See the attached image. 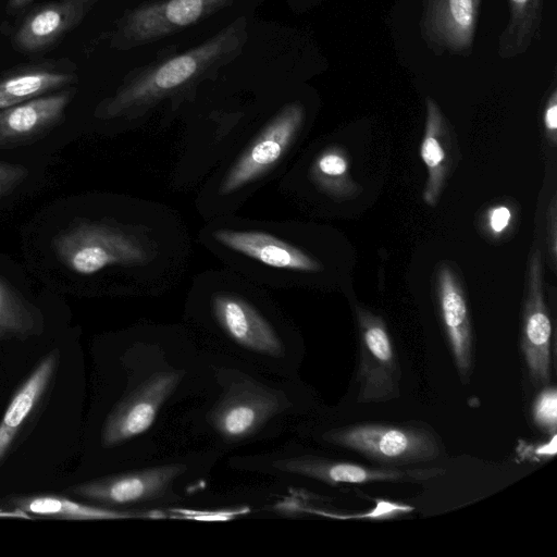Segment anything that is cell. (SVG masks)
Wrapping results in <instances>:
<instances>
[{
  "label": "cell",
  "instance_id": "4fadbf2b",
  "mask_svg": "<svg viewBox=\"0 0 557 557\" xmlns=\"http://www.w3.org/2000/svg\"><path fill=\"white\" fill-rule=\"evenodd\" d=\"M552 321L544 296V269L541 249L529 258L521 323V350L535 385L550 380Z\"/></svg>",
  "mask_w": 557,
  "mask_h": 557
},
{
  "label": "cell",
  "instance_id": "2e32d148",
  "mask_svg": "<svg viewBox=\"0 0 557 557\" xmlns=\"http://www.w3.org/2000/svg\"><path fill=\"white\" fill-rule=\"evenodd\" d=\"M74 89L48 94L0 109V147L35 140L64 117Z\"/></svg>",
  "mask_w": 557,
  "mask_h": 557
},
{
  "label": "cell",
  "instance_id": "484cf974",
  "mask_svg": "<svg viewBox=\"0 0 557 557\" xmlns=\"http://www.w3.org/2000/svg\"><path fill=\"white\" fill-rule=\"evenodd\" d=\"M27 174L22 165L0 162V198L13 191Z\"/></svg>",
  "mask_w": 557,
  "mask_h": 557
},
{
  "label": "cell",
  "instance_id": "44dd1931",
  "mask_svg": "<svg viewBox=\"0 0 557 557\" xmlns=\"http://www.w3.org/2000/svg\"><path fill=\"white\" fill-rule=\"evenodd\" d=\"M77 81L75 74L51 65H32L0 78V109L58 90Z\"/></svg>",
  "mask_w": 557,
  "mask_h": 557
},
{
  "label": "cell",
  "instance_id": "9a60e30c",
  "mask_svg": "<svg viewBox=\"0 0 557 557\" xmlns=\"http://www.w3.org/2000/svg\"><path fill=\"white\" fill-rule=\"evenodd\" d=\"M436 301L456 368L468 376L472 368L473 333L462 284L447 263L436 270Z\"/></svg>",
  "mask_w": 557,
  "mask_h": 557
},
{
  "label": "cell",
  "instance_id": "5b68a950",
  "mask_svg": "<svg viewBox=\"0 0 557 557\" xmlns=\"http://www.w3.org/2000/svg\"><path fill=\"white\" fill-rule=\"evenodd\" d=\"M308 231L296 221L236 212L205 220L197 237L225 268L268 289H288L325 273Z\"/></svg>",
  "mask_w": 557,
  "mask_h": 557
},
{
  "label": "cell",
  "instance_id": "83f0119b",
  "mask_svg": "<svg viewBox=\"0 0 557 557\" xmlns=\"http://www.w3.org/2000/svg\"><path fill=\"white\" fill-rule=\"evenodd\" d=\"M512 219L511 210L507 206L498 205L492 207L486 214L488 231L498 236L509 226Z\"/></svg>",
  "mask_w": 557,
  "mask_h": 557
},
{
  "label": "cell",
  "instance_id": "d6986e66",
  "mask_svg": "<svg viewBox=\"0 0 557 557\" xmlns=\"http://www.w3.org/2000/svg\"><path fill=\"white\" fill-rule=\"evenodd\" d=\"M57 361L54 352L42 358L11 398L0 421V465L48 392Z\"/></svg>",
  "mask_w": 557,
  "mask_h": 557
},
{
  "label": "cell",
  "instance_id": "603a6c76",
  "mask_svg": "<svg viewBox=\"0 0 557 557\" xmlns=\"http://www.w3.org/2000/svg\"><path fill=\"white\" fill-rule=\"evenodd\" d=\"M38 319L35 311L0 277V333L4 338L36 334Z\"/></svg>",
  "mask_w": 557,
  "mask_h": 557
},
{
  "label": "cell",
  "instance_id": "ba28073f",
  "mask_svg": "<svg viewBox=\"0 0 557 557\" xmlns=\"http://www.w3.org/2000/svg\"><path fill=\"white\" fill-rule=\"evenodd\" d=\"M221 456L210 450L188 449L161 460L96 478L67 491L101 507L163 513L205 485Z\"/></svg>",
  "mask_w": 557,
  "mask_h": 557
},
{
  "label": "cell",
  "instance_id": "8fae6325",
  "mask_svg": "<svg viewBox=\"0 0 557 557\" xmlns=\"http://www.w3.org/2000/svg\"><path fill=\"white\" fill-rule=\"evenodd\" d=\"M236 0H146L125 12L112 34L111 47L127 50L194 26Z\"/></svg>",
  "mask_w": 557,
  "mask_h": 557
},
{
  "label": "cell",
  "instance_id": "30bf717a",
  "mask_svg": "<svg viewBox=\"0 0 557 557\" xmlns=\"http://www.w3.org/2000/svg\"><path fill=\"white\" fill-rule=\"evenodd\" d=\"M329 445L358 453L370 461L404 467L435 460L442 451L436 434L417 424L358 423L320 434Z\"/></svg>",
  "mask_w": 557,
  "mask_h": 557
},
{
  "label": "cell",
  "instance_id": "f546056e",
  "mask_svg": "<svg viewBox=\"0 0 557 557\" xmlns=\"http://www.w3.org/2000/svg\"><path fill=\"white\" fill-rule=\"evenodd\" d=\"M33 0H8L7 9L10 12L21 11L25 5L30 3Z\"/></svg>",
  "mask_w": 557,
  "mask_h": 557
},
{
  "label": "cell",
  "instance_id": "4dcf8cb0",
  "mask_svg": "<svg viewBox=\"0 0 557 557\" xmlns=\"http://www.w3.org/2000/svg\"><path fill=\"white\" fill-rule=\"evenodd\" d=\"M73 1H78V2H83L86 4L87 2L95 1V0H73Z\"/></svg>",
  "mask_w": 557,
  "mask_h": 557
},
{
  "label": "cell",
  "instance_id": "6da1fadb",
  "mask_svg": "<svg viewBox=\"0 0 557 557\" xmlns=\"http://www.w3.org/2000/svg\"><path fill=\"white\" fill-rule=\"evenodd\" d=\"M119 359L124 386L102 422L101 446L129 447L132 468L178 453L175 418L200 385L206 352L184 324L140 323Z\"/></svg>",
  "mask_w": 557,
  "mask_h": 557
},
{
  "label": "cell",
  "instance_id": "8992f818",
  "mask_svg": "<svg viewBox=\"0 0 557 557\" xmlns=\"http://www.w3.org/2000/svg\"><path fill=\"white\" fill-rule=\"evenodd\" d=\"M309 122L300 98L264 109L234 150L198 186L203 220L236 213L261 187L278 180L292 162Z\"/></svg>",
  "mask_w": 557,
  "mask_h": 557
},
{
  "label": "cell",
  "instance_id": "7a4b0ae2",
  "mask_svg": "<svg viewBox=\"0 0 557 557\" xmlns=\"http://www.w3.org/2000/svg\"><path fill=\"white\" fill-rule=\"evenodd\" d=\"M55 255L79 275L113 272L123 293L159 296L188 268L190 236L172 207L143 197H124L115 214L82 220L52 240Z\"/></svg>",
  "mask_w": 557,
  "mask_h": 557
},
{
  "label": "cell",
  "instance_id": "ac0fdd59",
  "mask_svg": "<svg viewBox=\"0 0 557 557\" xmlns=\"http://www.w3.org/2000/svg\"><path fill=\"white\" fill-rule=\"evenodd\" d=\"M86 13V4L73 0L49 3L32 11L13 37V47L22 53L47 49L75 27Z\"/></svg>",
  "mask_w": 557,
  "mask_h": 557
},
{
  "label": "cell",
  "instance_id": "3957f363",
  "mask_svg": "<svg viewBox=\"0 0 557 557\" xmlns=\"http://www.w3.org/2000/svg\"><path fill=\"white\" fill-rule=\"evenodd\" d=\"M184 325L200 348L292 379L295 330L269 289L223 267L195 275Z\"/></svg>",
  "mask_w": 557,
  "mask_h": 557
},
{
  "label": "cell",
  "instance_id": "52a82bcc",
  "mask_svg": "<svg viewBox=\"0 0 557 557\" xmlns=\"http://www.w3.org/2000/svg\"><path fill=\"white\" fill-rule=\"evenodd\" d=\"M246 27L245 18H237L186 51L134 70L111 96L99 102L95 116L140 126L163 104L169 109L172 104L175 111L193 88L239 52L247 37Z\"/></svg>",
  "mask_w": 557,
  "mask_h": 557
},
{
  "label": "cell",
  "instance_id": "7402d4cb",
  "mask_svg": "<svg viewBox=\"0 0 557 557\" xmlns=\"http://www.w3.org/2000/svg\"><path fill=\"white\" fill-rule=\"evenodd\" d=\"M508 21L497 41L503 60L525 53L539 40L543 24L544 0H507Z\"/></svg>",
  "mask_w": 557,
  "mask_h": 557
},
{
  "label": "cell",
  "instance_id": "9c48e42d",
  "mask_svg": "<svg viewBox=\"0 0 557 557\" xmlns=\"http://www.w3.org/2000/svg\"><path fill=\"white\" fill-rule=\"evenodd\" d=\"M230 461L236 470L259 473L282 483L304 479L330 486L374 482H421L443 473L441 468L369 467L300 453L287 444L269 451L237 455Z\"/></svg>",
  "mask_w": 557,
  "mask_h": 557
},
{
  "label": "cell",
  "instance_id": "5bb4252c",
  "mask_svg": "<svg viewBox=\"0 0 557 557\" xmlns=\"http://www.w3.org/2000/svg\"><path fill=\"white\" fill-rule=\"evenodd\" d=\"M482 0H423L420 33L436 54L467 57L473 49Z\"/></svg>",
  "mask_w": 557,
  "mask_h": 557
},
{
  "label": "cell",
  "instance_id": "d4e9b609",
  "mask_svg": "<svg viewBox=\"0 0 557 557\" xmlns=\"http://www.w3.org/2000/svg\"><path fill=\"white\" fill-rule=\"evenodd\" d=\"M536 425L555 435L557 426V391L554 386L545 387L536 397L532 408Z\"/></svg>",
  "mask_w": 557,
  "mask_h": 557
},
{
  "label": "cell",
  "instance_id": "ffe728a7",
  "mask_svg": "<svg viewBox=\"0 0 557 557\" xmlns=\"http://www.w3.org/2000/svg\"><path fill=\"white\" fill-rule=\"evenodd\" d=\"M10 504L23 513L64 520H110L154 517L150 512L111 509L54 494L15 496L10 499Z\"/></svg>",
  "mask_w": 557,
  "mask_h": 557
},
{
  "label": "cell",
  "instance_id": "cb8c5ba5",
  "mask_svg": "<svg viewBox=\"0 0 557 557\" xmlns=\"http://www.w3.org/2000/svg\"><path fill=\"white\" fill-rule=\"evenodd\" d=\"M375 507H373L371 510L362 512V513H356V515H337L333 512H327L324 510H318L314 509V515H320L327 518H334V519H342V520H385L389 518L397 517L399 515H406L413 510V507L389 502L385 499H375Z\"/></svg>",
  "mask_w": 557,
  "mask_h": 557
},
{
  "label": "cell",
  "instance_id": "277c9868",
  "mask_svg": "<svg viewBox=\"0 0 557 557\" xmlns=\"http://www.w3.org/2000/svg\"><path fill=\"white\" fill-rule=\"evenodd\" d=\"M206 355L200 385L175 418L177 450L195 444L193 449L222 456L275 438L287 430L298 409L292 379L268 374L230 358Z\"/></svg>",
  "mask_w": 557,
  "mask_h": 557
},
{
  "label": "cell",
  "instance_id": "4316f807",
  "mask_svg": "<svg viewBox=\"0 0 557 557\" xmlns=\"http://www.w3.org/2000/svg\"><path fill=\"white\" fill-rule=\"evenodd\" d=\"M543 124L547 140L552 146L557 143V89L555 84L546 98L543 111Z\"/></svg>",
  "mask_w": 557,
  "mask_h": 557
},
{
  "label": "cell",
  "instance_id": "7c38bea8",
  "mask_svg": "<svg viewBox=\"0 0 557 557\" xmlns=\"http://www.w3.org/2000/svg\"><path fill=\"white\" fill-rule=\"evenodd\" d=\"M359 366L357 372L360 404L385 403L400 396L401 371L385 321L357 307Z\"/></svg>",
  "mask_w": 557,
  "mask_h": 557
},
{
  "label": "cell",
  "instance_id": "e0dca14e",
  "mask_svg": "<svg viewBox=\"0 0 557 557\" xmlns=\"http://www.w3.org/2000/svg\"><path fill=\"white\" fill-rule=\"evenodd\" d=\"M449 124L432 97L425 98V124L420 146V157L426 169L422 193L425 205H437L446 180L454 169L456 145Z\"/></svg>",
  "mask_w": 557,
  "mask_h": 557
},
{
  "label": "cell",
  "instance_id": "f1b7e54d",
  "mask_svg": "<svg viewBox=\"0 0 557 557\" xmlns=\"http://www.w3.org/2000/svg\"><path fill=\"white\" fill-rule=\"evenodd\" d=\"M547 245L552 268L555 270L557 256V203L555 195L550 200L547 214Z\"/></svg>",
  "mask_w": 557,
  "mask_h": 557
}]
</instances>
